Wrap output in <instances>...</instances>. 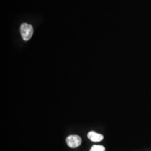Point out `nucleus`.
Segmentation results:
<instances>
[{
    "label": "nucleus",
    "mask_w": 151,
    "mask_h": 151,
    "mask_svg": "<svg viewBox=\"0 0 151 151\" xmlns=\"http://www.w3.org/2000/svg\"><path fill=\"white\" fill-rule=\"evenodd\" d=\"M66 143L70 148H75L81 145L82 139L78 135H70L66 138Z\"/></svg>",
    "instance_id": "2"
},
{
    "label": "nucleus",
    "mask_w": 151,
    "mask_h": 151,
    "mask_svg": "<svg viewBox=\"0 0 151 151\" xmlns=\"http://www.w3.org/2000/svg\"><path fill=\"white\" fill-rule=\"evenodd\" d=\"M87 137L90 140L93 142H101L104 139V136L101 134H99L94 131L90 132L88 134Z\"/></svg>",
    "instance_id": "3"
},
{
    "label": "nucleus",
    "mask_w": 151,
    "mask_h": 151,
    "mask_svg": "<svg viewBox=\"0 0 151 151\" xmlns=\"http://www.w3.org/2000/svg\"><path fill=\"white\" fill-rule=\"evenodd\" d=\"M34 32L33 27L27 23H23L20 27V33L23 40L27 41L32 37Z\"/></svg>",
    "instance_id": "1"
},
{
    "label": "nucleus",
    "mask_w": 151,
    "mask_h": 151,
    "mask_svg": "<svg viewBox=\"0 0 151 151\" xmlns=\"http://www.w3.org/2000/svg\"><path fill=\"white\" fill-rule=\"evenodd\" d=\"M90 151H105V148L101 145H94L92 147Z\"/></svg>",
    "instance_id": "4"
}]
</instances>
